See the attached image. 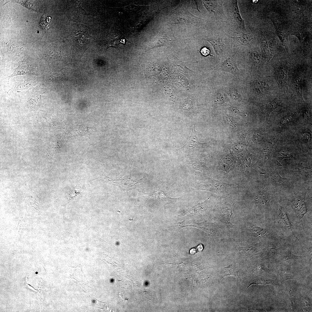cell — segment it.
Returning a JSON list of instances; mask_svg holds the SVG:
<instances>
[{"instance_id":"6da1fadb","label":"cell","mask_w":312,"mask_h":312,"mask_svg":"<svg viewBox=\"0 0 312 312\" xmlns=\"http://www.w3.org/2000/svg\"><path fill=\"white\" fill-rule=\"evenodd\" d=\"M195 187L197 190L210 191L222 196L233 192L237 188L235 184L224 183L213 179L197 182Z\"/></svg>"},{"instance_id":"7a4b0ae2","label":"cell","mask_w":312,"mask_h":312,"mask_svg":"<svg viewBox=\"0 0 312 312\" xmlns=\"http://www.w3.org/2000/svg\"><path fill=\"white\" fill-rule=\"evenodd\" d=\"M204 19L196 17L190 13L186 7L179 6L173 10L169 17L171 24H200Z\"/></svg>"},{"instance_id":"3957f363","label":"cell","mask_w":312,"mask_h":312,"mask_svg":"<svg viewBox=\"0 0 312 312\" xmlns=\"http://www.w3.org/2000/svg\"><path fill=\"white\" fill-rule=\"evenodd\" d=\"M177 41L170 27H163L158 35L147 45L145 52L161 46H173L175 45Z\"/></svg>"},{"instance_id":"277c9868","label":"cell","mask_w":312,"mask_h":312,"mask_svg":"<svg viewBox=\"0 0 312 312\" xmlns=\"http://www.w3.org/2000/svg\"><path fill=\"white\" fill-rule=\"evenodd\" d=\"M71 36L73 51H78L82 54L91 43L92 37L86 31L75 30Z\"/></svg>"},{"instance_id":"5b68a950","label":"cell","mask_w":312,"mask_h":312,"mask_svg":"<svg viewBox=\"0 0 312 312\" xmlns=\"http://www.w3.org/2000/svg\"><path fill=\"white\" fill-rule=\"evenodd\" d=\"M238 49L234 54L228 55L211 69L227 71L233 74L236 77H237L239 74V70L236 63Z\"/></svg>"},{"instance_id":"8992f818","label":"cell","mask_w":312,"mask_h":312,"mask_svg":"<svg viewBox=\"0 0 312 312\" xmlns=\"http://www.w3.org/2000/svg\"><path fill=\"white\" fill-rule=\"evenodd\" d=\"M69 10L68 19L77 22H85L86 14L81 5V3L77 1H68Z\"/></svg>"},{"instance_id":"52a82bcc","label":"cell","mask_w":312,"mask_h":312,"mask_svg":"<svg viewBox=\"0 0 312 312\" xmlns=\"http://www.w3.org/2000/svg\"><path fill=\"white\" fill-rule=\"evenodd\" d=\"M289 68V64L286 61L279 62L274 68V77L279 86L283 87L287 85Z\"/></svg>"},{"instance_id":"ba28073f","label":"cell","mask_w":312,"mask_h":312,"mask_svg":"<svg viewBox=\"0 0 312 312\" xmlns=\"http://www.w3.org/2000/svg\"><path fill=\"white\" fill-rule=\"evenodd\" d=\"M221 1L217 0H203L204 6L209 13L214 14L216 21L224 20L225 14Z\"/></svg>"},{"instance_id":"9c48e42d","label":"cell","mask_w":312,"mask_h":312,"mask_svg":"<svg viewBox=\"0 0 312 312\" xmlns=\"http://www.w3.org/2000/svg\"><path fill=\"white\" fill-rule=\"evenodd\" d=\"M306 194L296 196L291 201V206L298 218H302L307 211L305 204Z\"/></svg>"},{"instance_id":"30bf717a","label":"cell","mask_w":312,"mask_h":312,"mask_svg":"<svg viewBox=\"0 0 312 312\" xmlns=\"http://www.w3.org/2000/svg\"><path fill=\"white\" fill-rule=\"evenodd\" d=\"M46 56L49 63L57 61H62L65 57L63 48L57 44H53L48 48Z\"/></svg>"},{"instance_id":"8fae6325","label":"cell","mask_w":312,"mask_h":312,"mask_svg":"<svg viewBox=\"0 0 312 312\" xmlns=\"http://www.w3.org/2000/svg\"><path fill=\"white\" fill-rule=\"evenodd\" d=\"M230 10L234 23L240 30L245 31L246 29L244 21L240 14L237 0L231 1Z\"/></svg>"},{"instance_id":"7c38bea8","label":"cell","mask_w":312,"mask_h":312,"mask_svg":"<svg viewBox=\"0 0 312 312\" xmlns=\"http://www.w3.org/2000/svg\"><path fill=\"white\" fill-rule=\"evenodd\" d=\"M105 179L110 184L116 185L125 188H132L137 185L138 182L131 179L129 176L117 178H110L107 177Z\"/></svg>"},{"instance_id":"4fadbf2b","label":"cell","mask_w":312,"mask_h":312,"mask_svg":"<svg viewBox=\"0 0 312 312\" xmlns=\"http://www.w3.org/2000/svg\"><path fill=\"white\" fill-rule=\"evenodd\" d=\"M277 140L276 138H274L267 141L261 153L259 160H261L263 163H265L269 158Z\"/></svg>"},{"instance_id":"5bb4252c","label":"cell","mask_w":312,"mask_h":312,"mask_svg":"<svg viewBox=\"0 0 312 312\" xmlns=\"http://www.w3.org/2000/svg\"><path fill=\"white\" fill-rule=\"evenodd\" d=\"M203 40L209 42L213 47L217 55L219 56L223 52L224 47L221 40L218 38L211 37L208 38H194L185 40Z\"/></svg>"},{"instance_id":"9a60e30c","label":"cell","mask_w":312,"mask_h":312,"mask_svg":"<svg viewBox=\"0 0 312 312\" xmlns=\"http://www.w3.org/2000/svg\"><path fill=\"white\" fill-rule=\"evenodd\" d=\"M197 141L196 132L194 126L192 127L191 134L189 140L185 146L180 149H182L183 153L187 155H192V149L195 146V142Z\"/></svg>"},{"instance_id":"2e32d148","label":"cell","mask_w":312,"mask_h":312,"mask_svg":"<svg viewBox=\"0 0 312 312\" xmlns=\"http://www.w3.org/2000/svg\"><path fill=\"white\" fill-rule=\"evenodd\" d=\"M13 73L9 77H11L18 75L31 74V69L29 63L25 61L18 62V66L13 68Z\"/></svg>"},{"instance_id":"e0dca14e","label":"cell","mask_w":312,"mask_h":312,"mask_svg":"<svg viewBox=\"0 0 312 312\" xmlns=\"http://www.w3.org/2000/svg\"><path fill=\"white\" fill-rule=\"evenodd\" d=\"M229 36L239 45H246L253 39L254 35L251 33H243L241 36Z\"/></svg>"},{"instance_id":"ac0fdd59","label":"cell","mask_w":312,"mask_h":312,"mask_svg":"<svg viewBox=\"0 0 312 312\" xmlns=\"http://www.w3.org/2000/svg\"><path fill=\"white\" fill-rule=\"evenodd\" d=\"M279 217L284 226L289 230L292 229V225L288 218L286 209L280 205L278 208Z\"/></svg>"},{"instance_id":"d6986e66","label":"cell","mask_w":312,"mask_h":312,"mask_svg":"<svg viewBox=\"0 0 312 312\" xmlns=\"http://www.w3.org/2000/svg\"><path fill=\"white\" fill-rule=\"evenodd\" d=\"M254 84L255 91L261 94L267 93L270 87V85L268 82L263 81L257 80L255 82Z\"/></svg>"},{"instance_id":"ffe728a7","label":"cell","mask_w":312,"mask_h":312,"mask_svg":"<svg viewBox=\"0 0 312 312\" xmlns=\"http://www.w3.org/2000/svg\"><path fill=\"white\" fill-rule=\"evenodd\" d=\"M174 65L178 67L181 71L186 73H192L191 70L187 68L185 65L186 63L181 61L174 54H172L170 57Z\"/></svg>"},{"instance_id":"44dd1931","label":"cell","mask_w":312,"mask_h":312,"mask_svg":"<svg viewBox=\"0 0 312 312\" xmlns=\"http://www.w3.org/2000/svg\"><path fill=\"white\" fill-rule=\"evenodd\" d=\"M254 200L258 205H265L267 204L269 200L268 194L265 191L258 192L255 195Z\"/></svg>"},{"instance_id":"7402d4cb","label":"cell","mask_w":312,"mask_h":312,"mask_svg":"<svg viewBox=\"0 0 312 312\" xmlns=\"http://www.w3.org/2000/svg\"><path fill=\"white\" fill-rule=\"evenodd\" d=\"M238 272L237 267L233 265H231L223 268L221 275L222 278L231 276L238 277Z\"/></svg>"},{"instance_id":"603a6c76","label":"cell","mask_w":312,"mask_h":312,"mask_svg":"<svg viewBox=\"0 0 312 312\" xmlns=\"http://www.w3.org/2000/svg\"><path fill=\"white\" fill-rule=\"evenodd\" d=\"M233 206H232L230 208V207H224L223 209L222 210L221 212L222 219L227 223L228 224H230L231 225L232 224L231 223L230 219L232 214Z\"/></svg>"},{"instance_id":"cb8c5ba5","label":"cell","mask_w":312,"mask_h":312,"mask_svg":"<svg viewBox=\"0 0 312 312\" xmlns=\"http://www.w3.org/2000/svg\"><path fill=\"white\" fill-rule=\"evenodd\" d=\"M249 230L254 236L258 238L265 237L268 234V232L265 229L258 226L252 227Z\"/></svg>"},{"instance_id":"d4e9b609","label":"cell","mask_w":312,"mask_h":312,"mask_svg":"<svg viewBox=\"0 0 312 312\" xmlns=\"http://www.w3.org/2000/svg\"><path fill=\"white\" fill-rule=\"evenodd\" d=\"M279 105V101L277 97H276L270 103L266 104L265 105V109L268 114L270 115L271 113L278 107Z\"/></svg>"},{"instance_id":"484cf974","label":"cell","mask_w":312,"mask_h":312,"mask_svg":"<svg viewBox=\"0 0 312 312\" xmlns=\"http://www.w3.org/2000/svg\"><path fill=\"white\" fill-rule=\"evenodd\" d=\"M94 128L88 125H84L79 127L77 130L79 133L84 136L90 135L92 133Z\"/></svg>"},{"instance_id":"4316f807","label":"cell","mask_w":312,"mask_h":312,"mask_svg":"<svg viewBox=\"0 0 312 312\" xmlns=\"http://www.w3.org/2000/svg\"><path fill=\"white\" fill-rule=\"evenodd\" d=\"M240 250L242 253L247 256L251 257L255 255L257 252V248L252 246L248 245L240 247Z\"/></svg>"},{"instance_id":"83f0119b","label":"cell","mask_w":312,"mask_h":312,"mask_svg":"<svg viewBox=\"0 0 312 312\" xmlns=\"http://www.w3.org/2000/svg\"><path fill=\"white\" fill-rule=\"evenodd\" d=\"M302 79L301 77L300 76H298L295 79L294 86L297 95L300 98L302 99Z\"/></svg>"},{"instance_id":"f1b7e54d","label":"cell","mask_w":312,"mask_h":312,"mask_svg":"<svg viewBox=\"0 0 312 312\" xmlns=\"http://www.w3.org/2000/svg\"><path fill=\"white\" fill-rule=\"evenodd\" d=\"M277 155V164L278 166H281L280 162L283 159L292 157L293 155V154L288 151L283 150V151H279Z\"/></svg>"},{"instance_id":"f546056e","label":"cell","mask_w":312,"mask_h":312,"mask_svg":"<svg viewBox=\"0 0 312 312\" xmlns=\"http://www.w3.org/2000/svg\"><path fill=\"white\" fill-rule=\"evenodd\" d=\"M268 177L271 181L278 182H283L287 179H285L279 175L278 172L275 171H272L268 173Z\"/></svg>"},{"instance_id":"4dcf8cb0","label":"cell","mask_w":312,"mask_h":312,"mask_svg":"<svg viewBox=\"0 0 312 312\" xmlns=\"http://www.w3.org/2000/svg\"><path fill=\"white\" fill-rule=\"evenodd\" d=\"M278 283V281L277 279L272 280H257L250 284L248 288L250 285L253 284L257 285L259 284H263L264 285H266L267 284L275 285L277 284Z\"/></svg>"},{"instance_id":"1f68e13d","label":"cell","mask_w":312,"mask_h":312,"mask_svg":"<svg viewBox=\"0 0 312 312\" xmlns=\"http://www.w3.org/2000/svg\"><path fill=\"white\" fill-rule=\"evenodd\" d=\"M280 274L283 281L289 279H292L294 276V275L291 272L283 270L281 271Z\"/></svg>"},{"instance_id":"d6a6232c","label":"cell","mask_w":312,"mask_h":312,"mask_svg":"<svg viewBox=\"0 0 312 312\" xmlns=\"http://www.w3.org/2000/svg\"><path fill=\"white\" fill-rule=\"evenodd\" d=\"M251 158L250 156L247 157L244 161L242 170L243 172H244L245 173H248L249 171L250 167Z\"/></svg>"},{"instance_id":"836d02e7","label":"cell","mask_w":312,"mask_h":312,"mask_svg":"<svg viewBox=\"0 0 312 312\" xmlns=\"http://www.w3.org/2000/svg\"><path fill=\"white\" fill-rule=\"evenodd\" d=\"M251 57L252 61L254 64L255 65H258L260 62V57L259 53L256 51L252 52Z\"/></svg>"},{"instance_id":"e575fe53","label":"cell","mask_w":312,"mask_h":312,"mask_svg":"<svg viewBox=\"0 0 312 312\" xmlns=\"http://www.w3.org/2000/svg\"><path fill=\"white\" fill-rule=\"evenodd\" d=\"M276 249L274 248L270 247L266 249L265 252L267 256L274 255L277 252Z\"/></svg>"},{"instance_id":"d590c367","label":"cell","mask_w":312,"mask_h":312,"mask_svg":"<svg viewBox=\"0 0 312 312\" xmlns=\"http://www.w3.org/2000/svg\"><path fill=\"white\" fill-rule=\"evenodd\" d=\"M215 99L217 103L219 104H222L224 102L223 97L221 93H218L217 94Z\"/></svg>"},{"instance_id":"8d00e7d4","label":"cell","mask_w":312,"mask_h":312,"mask_svg":"<svg viewBox=\"0 0 312 312\" xmlns=\"http://www.w3.org/2000/svg\"><path fill=\"white\" fill-rule=\"evenodd\" d=\"M224 120L226 123L231 126L234 125L235 123V121L234 119L228 117H224Z\"/></svg>"},{"instance_id":"74e56055","label":"cell","mask_w":312,"mask_h":312,"mask_svg":"<svg viewBox=\"0 0 312 312\" xmlns=\"http://www.w3.org/2000/svg\"><path fill=\"white\" fill-rule=\"evenodd\" d=\"M190 1V5L191 8L197 10L199 12L201 13V12L198 9L196 1V0H191Z\"/></svg>"},{"instance_id":"f35d334b","label":"cell","mask_w":312,"mask_h":312,"mask_svg":"<svg viewBox=\"0 0 312 312\" xmlns=\"http://www.w3.org/2000/svg\"><path fill=\"white\" fill-rule=\"evenodd\" d=\"M200 53L203 56H206L209 55L210 53V50L207 47H203L200 50Z\"/></svg>"}]
</instances>
